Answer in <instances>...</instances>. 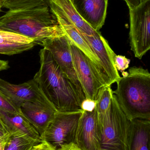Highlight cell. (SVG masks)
<instances>
[{"label": "cell", "mask_w": 150, "mask_h": 150, "mask_svg": "<svg viewBox=\"0 0 150 150\" xmlns=\"http://www.w3.org/2000/svg\"><path fill=\"white\" fill-rule=\"evenodd\" d=\"M130 122L113 94L108 112L99 122L101 150H129Z\"/></svg>", "instance_id": "cell-4"}, {"label": "cell", "mask_w": 150, "mask_h": 150, "mask_svg": "<svg viewBox=\"0 0 150 150\" xmlns=\"http://www.w3.org/2000/svg\"><path fill=\"white\" fill-rule=\"evenodd\" d=\"M129 10L131 49L141 59L150 49V0Z\"/></svg>", "instance_id": "cell-7"}, {"label": "cell", "mask_w": 150, "mask_h": 150, "mask_svg": "<svg viewBox=\"0 0 150 150\" xmlns=\"http://www.w3.org/2000/svg\"><path fill=\"white\" fill-rule=\"evenodd\" d=\"M116 82L113 91L120 107L128 119L150 120V74L141 67L130 68Z\"/></svg>", "instance_id": "cell-3"}, {"label": "cell", "mask_w": 150, "mask_h": 150, "mask_svg": "<svg viewBox=\"0 0 150 150\" xmlns=\"http://www.w3.org/2000/svg\"><path fill=\"white\" fill-rule=\"evenodd\" d=\"M80 33L97 56L108 84L112 85L116 83L121 77L114 63L116 54L110 47L107 40L102 36L100 31L93 36H88Z\"/></svg>", "instance_id": "cell-10"}, {"label": "cell", "mask_w": 150, "mask_h": 150, "mask_svg": "<svg viewBox=\"0 0 150 150\" xmlns=\"http://www.w3.org/2000/svg\"><path fill=\"white\" fill-rule=\"evenodd\" d=\"M0 118L10 134H25L41 141L34 127L21 113H11L0 109Z\"/></svg>", "instance_id": "cell-16"}, {"label": "cell", "mask_w": 150, "mask_h": 150, "mask_svg": "<svg viewBox=\"0 0 150 150\" xmlns=\"http://www.w3.org/2000/svg\"><path fill=\"white\" fill-rule=\"evenodd\" d=\"M0 109L11 113H21L0 91Z\"/></svg>", "instance_id": "cell-22"}, {"label": "cell", "mask_w": 150, "mask_h": 150, "mask_svg": "<svg viewBox=\"0 0 150 150\" xmlns=\"http://www.w3.org/2000/svg\"><path fill=\"white\" fill-rule=\"evenodd\" d=\"M2 8V6L1 3V0H0V12H1V11Z\"/></svg>", "instance_id": "cell-31"}, {"label": "cell", "mask_w": 150, "mask_h": 150, "mask_svg": "<svg viewBox=\"0 0 150 150\" xmlns=\"http://www.w3.org/2000/svg\"><path fill=\"white\" fill-rule=\"evenodd\" d=\"M39 70L33 79L47 99L58 112L82 110L86 98L62 72L49 52L43 48L39 52Z\"/></svg>", "instance_id": "cell-1"}, {"label": "cell", "mask_w": 150, "mask_h": 150, "mask_svg": "<svg viewBox=\"0 0 150 150\" xmlns=\"http://www.w3.org/2000/svg\"><path fill=\"white\" fill-rule=\"evenodd\" d=\"M41 46L49 52L61 70L85 98L75 71L70 52V42L66 35L64 34L61 37L47 40Z\"/></svg>", "instance_id": "cell-8"}, {"label": "cell", "mask_w": 150, "mask_h": 150, "mask_svg": "<svg viewBox=\"0 0 150 150\" xmlns=\"http://www.w3.org/2000/svg\"><path fill=\"white\" fill-rule=\"evenodd\" d=\"M83 110L61 113L57 112L41 136L54 150H61L75 144L79 119Z\"/></svg>", "instance_id": "cell-5"}, {"label": "cell", "mask_w": 150, "mask_h": 150, "mask_svg": "<svg viewBox=\"0 0 150 150\" xmlns=\"http://www.w3.org/2000/svg\"><path fill=\"white\" fill-rule=\"evenodd\" d=\"M61 150H82L79 149L75 144L72 143L63 148Z\"/></svg>", "instance_id": "cell-29"}, {"label": "cell", "mask_w": 150, "mask_h": 150, "mask_svg": "<svg viewBox=\"0 0 150 150\" xmlns=\"http://www.w3.org/2000/svg\"><path fill=\"white\" fill-rule=\"evenodd\" d=\"M9 68V62L7 61L0 59V72L7 70Z\"/></svg>", "instance_id": "cell-28"}, {"label": "cell", "mask_w": 150, "mask_h": 150, "mask_svg": "<svg viewBox=\"0 0 150 150\" xmlns=\"http://www.w3.org/2000/svg\"><path fill=\"white\" fill-rule=\"evenodd\" d=\"M48 7L54 16L66 20L81 33L93 36L98 32L94 30L82 18L70 0H48Z\"/></svg>", "instance_id": "cell-14"}, {"label": "cell", "mask_w": 150, "mask_h": 150, "mask_svg": "<svg viewBox=\"0 0 150 150\" xmlns=\"http://www.w3.org/2000/svg\"><path fill=\"white\" fill-rule=\"evenodd\" d=\"M150 120L130 122L129 150H150Z\"/></svg>", "instance_id": "cell-18"}, {"label": "cell", "mask_w": 150, "mask_h": 150, "mask_svg": "<svg viewBox=\"0 0 150 150\" xmlns=\"http://www.w3.org/2000/svg\"><path fill=\"white\" fill-rule=\"evenodd\" d=\"M10 134L9 132L0 129V150H4L5 144Z\"/></svg>", "instance_id": "cell-24"}, {"label": "cell", "mask_w": 150, "mask_h": 150, "mask_svg": "<svg viewBox=\"0 0 150 150\" xmlns=\"http://www.w3.org/2000/svg\"><path fill=\"white\" fill-rule=\"evenodd\" d=\"M41 141L35 140L27 135L10 134L4 150H29Z\"/></svg>", "instance_id": "cell-19"}, {"label": "cell", "mask_w": 150, "mask_h": 150, "mask_svg": "<svg viewBox=\"0 0 150 150\" xmlns=\"http://www.w3.org/2000/svg\"><path fill=\"white\" fill-rule=\"evenodd\" d=\"M113 92L111 85H107L104 86L100 92L95 105L98 122L103 119L109 110L113 96Z\"/></svg>", "instance_id": "cell-20"}, {"label": "cell", "mask_w": 150, "mask_h": 150, "mask_svg": "<svg viewBox=\"0 0 150 150\" xmlns=\"http://www.w3.org/2000/svg\"><path fill=\"white\" fill-rule=\"evenodd\" d=\"M96 102L92 100H85L82 104V110L92 111L95 107Z\"/></svg>", "instance_id": "cell-26"}, {"label": "cell", "mask_w": 150, "mask_h": 150, "mask_svg": "<svg viewBox=\"0 0 150 150\" xmlns=\"http://www.w3.org/2000/svg\"><path fill=\"white\" fill-rule=\"evenodd\" d=\"M29 150H54L45 141H41L32 147Z\"/></svg>", "instance_id": "cell-25"}, {"label": "cell", "mask_w": 150, "mask_h": 150, "mask_svg": "<svg viewBox=\"0 0 150 150\" xmlns=\"http://www.w3.org/2000/svg\"><path fill=\"white\" fill-rule=\"evenodd\" d=\"M70 42L73 65L86 99L96 102L100 91L107 85L90 59Z\"/></svg>", "instance_id": "cell-6"}, {"label": "cell", "mask_w": 150, "mask_h": 150, "mask_svg": "<svg viewBox=\"0 0 150 150\" xmlns=\"http://www.w3.org/2000/svg\"><path fill=\"white\" fill-rule=\"evenodd\" d=\"M129 10H133L141 5L146 0H124Z\"/></svg>", "instance_id": "cell-27"}, {"label": "cell", "mask_w": 150, "mask_h": 150, "mask_svg": "<svg viewBox=\"0 0 150 150\" xmlns=\"http://www.w3.org/2000/svg\"><path fill=\"white\" fill-rule=\"evenodd\" d=\"M82 18L94 30L105 24L108 0H70Z\"/></svg>", "instance_id": "cell-13"}, {"label": "cell", "mask_w": 150, "mask_h": 150, "mask_svg": "<svg viewBox=\"0 0 150 150\" xmlns=\"http://www.w3.org/2000/svg\"><path fill=\"white\" fill-rule=\"evenodd\" d=\"M0 129H3V130H5V131L8 132L7 128H6V126L4 125V122H3V121H2L1 119V118H0Z\"/></svg>", "instance_id": "cell-30"}, {"label": "cell", "mask_w": 150, "mask_h": 150, "mask_svg": "<svg viewBox=\"0 0 150 150\" xmlns=\"http://www.w3.org/2000/svg\"><path fill=\"white\" fill-rule=\"evenodd\" d=\"M20 112L40 136L57 112L46 98L25 102L20 106Z\"/></svg>", "instance_id": "cell-12"}, {"label": "cell", "mask_w": 150, "mask_h": 150, "mask_svg": "<svg viewBox=\"0 0 150 150\" xmlns=\"http://www.w3.org/2000/svg\"><path fill=\"white\" fill-rule=\"evenodd\" d=\"M130 60L125 56L120 55H116L114 58V63L118 71L123 72L128 68L130 64Z\"/></svg>", "instance_id": "cell-23"}, {"label": "cell", "mask_w": 150, "mask_h": 150, "mask_svg": "<svg viewBox=\"0 0 150 150\" xmlns=\"http://www.w3.org/2000/svg\"><path fill=\"white\" fill-rule=\"evenodd\" d=\"M0 91L19 112L20 106L25 102L46 98L33 79L23 83L14 84L0 78Z\"/></svg>", "instance_id": "cell-11"}, {"label": "cell", "mask_w": 150, "mask_h": 150, "mask_svg": "<svg viewBox=\"0 0 150 150\" xmlns=\"http://www.w3.org/2000/svg\"><path fill=\"white\" fill-rule=\"evenodd\" d=\"M1 1L2 7L8 10L48 7V0H1Z\"/></svg>", "instance_id": "cell-21"}, {"label": "cell", "mask_w": 150, "mask_h": 150, "mask_svg": "<svg viewBox=\"0 0 150 150\" xmlns=\"http://www.w3.org/2000/svg\"><path fill=\"white\" fill-rule=\"evenodd\" d=\"M0 30L24 36L40 45L65 34L49 7L9 10L0 17Z\"/></svg>", "instance_id": "cell-2"}, {"label": "cell", "mask_w": 150, "mask_h": 150, "mask_svg": "<svg viewBox=\"0 0 150 150\" xmlns=\"http://www.w3.org/2000/svg\"><path fill=\"white\" fill-rule=\"evenodd\" d=\"M54 16L70 42L90 59L102 75L107 85H109L97 56L79 31L75 26L61 18Z\"/></svg>", "instance_id": "cell-15"}, {"label": "cell", "mask_w": 150, "mask_h": 150, "mask_svg": "<svg viewBox=\"0 0 150 150\" xmlns=\"http://www.w3.org/2000/svg\"><path fill=\"white\" fill-rule=\"evenodd\" d=\"M33 40L13 33L0 30V54L12 55L32 49Z\"/></svg>", "instance_id": "cell-17"}, {"label": "cell", "mask_w": 150, "mask_h": 150, "mask_svg": "<svg viewBox=\"0 0 150 150\" xmlns=\"http://www.w3.org/2000/svg\"><path fill=\"white\" fill-rule=\"evenodd\" d=\"M75 144L82 150H101V134L96 108L92 111L83 110Z\"/></svg>", "instance_id": "cell-9"}]
</instances>
